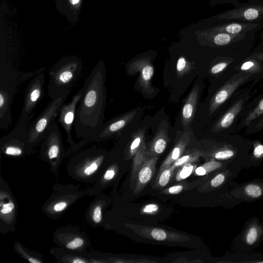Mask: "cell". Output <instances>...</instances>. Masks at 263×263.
<instances>
[{"mask_svg":"<svg viewBox=\"0 0 263 263\" xmlns=\"http://www.w3.org/2000/svg\"><path fill=\"white\" fill-rule=\"evenodd\" d=\"M1 208H0V214L1 218L10 217L12 216L15 210V205L14 202L10 199L8 198V201H6V198H3L1 195Z\"/></svg>","mask_w":263,"mask_h":263,"instance_id":"7402d4cb","label":"cell"},{"mask_svg":"<svg viewBox=\"0 0 263 263\" xmlns=\"http://www.w3.org/2000/svg\"><path fill=\"white\" fill-rule=\"evenodd\" d=\"M80 60L75 58L60 60L49 71L48 95L51 99L69 92L80 76L82 69Z\"/></svg>","mask_w":263,"mask_h":263,"instance_id":"7a4b0ae2","label":"cell"},{"mask_svg":"<svg viewBox=\"0 0 263 263\" xmlns=\"http://www.w3.org/2000/svg\"><path fill=\"white\" fill-rule=\"evenodd\" d=\"M263 62V44L260 45L258 49L250 55Z\"/></svg>","mask_w":263,"mask_h":263,"instance_id":"60d3db41","label":"cell"},{"mask_svg":"<svg viewBox=\"0 0 263 263\" xmlns=\"http://www.w3.org/2000/svg\"><path fill=\"white\" fill-rule=\"evenodd\" d=\"M263 28V26L254 23L228 22L214 24L208 29V32H224L231 34H239L255 32Z\"/></svg>","mask_w":263,"mask_h":263,"instance_id":"7c38bea8","label":"cell"},{"mask_svg":"<svg viewBox=\"0 0 263 263\" xmlns=\"http://www.w3.org/2000/svg\"><path fill=\"white\" fill-rule=\"evenodd\" d=\"M105 76V65L100 62L85 80L74 121L76 134L83 140L92 141L103 124L107 94Z\"/></svg>","mask_w":263,"mask_h":263,"instance_id":"6da1fadb","label":"cell"},{"mask_svg":"<svg viewBox=\"0 0 263 263\" xmlns=\"http://www.w3.org/2000/svg\"><path fill=\"white\" fill-rule=\"evenodd\" d=\"M84 243L81 237H76L66 245V248L69 250H74L81 247Z\"/></svg>","mask_w":263,"mask_h":263,"instance_id":"4dcf8cb0","label":"cell"},{"mask_svg":"<svg viewBox=\"0 0 263 263\" xmlns=\"http://www.w3.org/2000/svg\"><path fill=\"white\" fill-rule=\"evenodd\" d=\"M236 69L238 72L252 74L255 77L252 84L254 86L263 76V62L249 56L236 67Z\"/></svg>","mask_w":263,"mask_h":263,"instance_id":"e0dca14e","label":"cell"},{"mask_svg":"<svg viewBox=\"0 0 263 263\" xmlns=\"http://www.w3.org/2000/svg\"><path fill=\"white\" fill-rule=\"evenodd\" d=\"M239 3L238 0H212L211 2V5L214 6L217 4H232L234 6Z\"/></svg>","mask_w":263,"mask_h":263,"instance_id":"ab89813d","label":"cell"},{"mask_svg":"<svg viewBox=\"0 0 263 263\" xmlns=\"http://www.w3.org/2000/svg\"><path fill=\"white\" fill-rule=\"evenodd\" d=\"M29 123L18 122L13 130L1 138V151L8 156L22 157L32 152L28 142Z\"/></svg>","mask_w":263,"mask_h":263,"instance_id":"5b68a950","label":"cell"},{"mask_svg":"<svg viewBox=\"0 0 263 263\" xmlns=\"http://www.w3.org/2000/svg\"><path fill=\"white\" fill-rule=\"evenodd\" d=\"M203 154L202 152L197 149H192L185 155L181 156L177 159L171 166L173 170L177 168L179 166H182L185 164L194 162L197 160L199 157Z\"/></svg>","mask_w":263,"mask_h":263,"instance_id":"44dd1931","label":"cell"},{"mask_svg":"<svg viewBox=\"0 0 263 263\" xmlns=\"http://www.w3.org/2000/svg\"><path fill=\"white\" fill-rule=\"evenodd\" d=\"M220 165V164L219 163H218L217 162L212 161L210 162H208L206 163H204L202 166L203 167V168L205 169L206 173L209 172L210 171H212L215 169H216L217 167H219Z\"/></svg>","mask_w":263,"mask_h":263,"instance_id":"8d00e7d4","label":"cell"},{"mask_svg":"<svg viewBox=\"0 0 263 263\" xmlns=\"http://www.w3.org/2000/svg\"><path fill=\"white\" fill-rule=\"evenodd\" d=\"M176 69L178 77H182L191 69V65L184 57H181L178 59Z\"/></svg>","mask_w":263,"mask_h":263,"instance_id":"83f0119b","label":"cell"},{"mask_svg":"<svg viewBox=\"0 0 263 263\" xmlns=\"http://www.w3.org/2000/svg\"><path fill=\"white\" fill-rule=\"evenodd\" d=\"M128 71L130 73L139 72V83L143 91L147 93L154 91L151 81L154 73V69L149 59L144 58L133 61L129 64Z\"/></svg>","mask_w":263,"mask_h":263,"instance_id":"8fae6325","label":"cell"},{"mask_svg":"<svg viewBox=\"0 0 263 263\" xmlns=\"http://www.w3.org/2000/svg\"><path fill=\"white\" fill-rule=\"evenodd\" d=\"M255 104L246 111L238 124L237 129L247 128L252 122L263 115V94Z\"/></svg>","mask_w":263,"mask_h":263,"instance_id":"ffe728a7","label":"cell"},{"mask_svg":"<svg viewBox=\"0 0 263 263\" xmlns=\"http://www.w3.org/2000/svg\"><path fill=\"white\" fill-rule=\"evenodd\" d=\"M234 154L233 150L226 148L216 151L213 154V157L218 160H226L232 158Z\"/></svg>","mask_w":263,"mask_h":263,"instance_id":"f546056e","label":"cell"},{"mask_svg":"<svg viewBox=\"0 0 263 263\" xmlns=\"http://www.w3.org/2000/svg\"><path fill=\"white\" fill-rule=\"evenodd\" d=\"M115 175V171L114 169H108L105 173L103 178L105 180H110L112 179Z\"/></svg>","mask_w":263,"mask_h":263,"instance_id":"b9f144b4","label":"cell"},{"mask_svg":"<svg viewBox=\"0 0 263 263\" xmlns=\"http://www.w3.org/2000/svg\"><path fill=\"white\" fill-rule=\"evenodd\" d=\"M44 69L34 75L26 86L22 110L18 122H28L34 115L33 112L44 96Z\"/></svg>","mask_w":263,"mask_h":263,"instance_id":"8992f818","label":"cell"},{"mask_svg":"<svg viewBox=\"0 0 263 263\" xmlns=\"http://www.w3.org/2000/svg\"><path fill=\"white\" fill-rule=\"evenodd\" d=\"M67 205V203L65 201H59L54 205L53 210L54 212H61L66 208Z\"/></svg>","mask_w":263,"mask_h":263,"instance_id":"f35d334b","label":"cell"},{"mask_svg":"<svg viewBox=\"0 0 263 263\" xmlns=\"http://www.w3.org/2000/svg\"><path fill=\"white\" fill-rule=\"evenodd\" d=\"M262 130L263 115L254 120L247 127L246 133L248 135H252Z\"/></svg>","mask_w":263,"mask_h":263,"instance_id":"4316f807","label":"cell"},{"mask_svg":"<svg viewBox=\"0 0 263 263\" xmlns=\"http://www.w3.org/2000/svg\"><path fill=\"white\" fill-rule=\"evenodd\" d=\"M246 194L250 197L257 198L262 194V190L259 186L256 184H249L245 187Z\"/></svg>","mask_w":263,"mask_h":263,"instance_id":"f1b7e54d","label":"cell"},{"mask_svg":"<svg viewBox=\"0 0 263 263\" xmlns=\"http://www.w3.org/2000/svg\"><path fill=\"white\" fill-rule=\"evenodd\" d=\"M92 219L94 222L98 223L102 221V208L100 205L94 208L92 213Z\"/></svg>","mask_w":263,"mask_h":263,"instance_id":"d6a6232c","label":"cell"},{"mask_svg":"<svg viewBox=\"0 0 263 263\" xmlns=\"http://www.w3.org/2000/svg\"><path fill=\"white\" fill-rule=\"evenodd\" d=\"M83 91V87L72 98L71 100L64 104L59 114V122L63 127L67 136V142L71 146L70 149L76 150L82 147L90 140H83L79 143H76L72 136V127L74 125L75 114L77 106L82 97Z\"/></svg>","mask_w":263,"mask_h":263,"instance_id":"52a82bcc","label":"cell"},{"mask_svg":"<svg viewBox=\"0 0 263 263\" xmlns=\"http://www.w3.org/2000/svg\"><path fill=\"white\" fill-rule=\"evenodd\" d=\"M64 147L60 129L55 123H53L41 145V155L43 158L50 161H58L63 156Z\"/></svg>","mask_w":263,"mask_h":263,"instance_id":"9c48e42d","label":"cell"},{"mask_svg":"<svg viewBox=\"0 0 263 263\" xmlns=\"http://www.w3.org/2000/svg\"><path fill=\"white\" fill-rule=\"evenodd\" d=\"M257 237V231L254 227L251 228L247 233L246 241L248 244H253L256 240Z\"/></svg>","mask_w":263,"mask_h":263,"instance_id":"836d02e7","label":"cell"},{"mask_svg":"<svg viewBox=\"0 0 263 263\" xmlns=\"http://www.w3.org/2000/svg\"><path fill=\"white\" fill-rule=\"evenodd\" d=\"M248 2H250V1H253V0H247Z\"/></svg>","mask_w":263,"mask_h":263,"instance_id":"f6af8a7d","label":"cell"},{"mask_svg":"<svg viewBox=\"0 0 263 263\" xmlns=\"http://www.w3.org/2000/svg\"><path fill=\"white\" fill-rule=\"evenodd\" d=\"M158 210V206L155 204H148L145 205L142 211L145 213H154Z\"/></svg>","mask_w":263,"mask_h":263,"instance_id":"74e56055","label":"cell"},{"mask_svg":"<svg viewBox=\"0 0 263 263\" xmlns=\"http://www.w3.org/2000/svg\"><path fill=\"white\" fill-rule=\"evenodd\" d=\"M224 179V175L222 174H219L212 180L211 184L213 187H217L223 182Z\"/></svg>","mask_w":263,"mask_h":263,"instance_id":"e575fe53","label":"cell"},{"mask_svg":"<svg viewBox=\"0 0 263 263\" xmlns=\"http://www.w3.org/2000/svg\"><path fill=\"white\" fill-rule=\"evenodd\" d=\"M193 162H189L182 166L176 174V179L181 180L188 177L193 172L196 165Z\"/></svg>","mask_w":263,"mask_h":263,"instance_id":"484cf974","label":"cell"},{"mask_svg":"<svg viewBox=\"0 0 263 263\" xmlns=\"http://www.w3.org/2000/svg\"><path fill=\"white\" fill-rule=\"evenodd\" d=\"M168 139L166 126L160 125L151 142L147 156L149 157H155L162 153L166 147Z\"/></svg>","mask_w":263,"mask_h":263,"instance_id":"2e32d148","label":"cell"},{"mask_svg":"<svg viewBox=\"0 0 263 263\" xmlns=\"http://www.w3.org/2000/svg\"><path fill=\"white\" fill-rule=\"evenodd\" d=\"M234 6L214 16L211 21L213 25L237 21L254 23L263 26V0L239 3Z\"/></svg>","mask_w":263,"mask_h":263,"instance_id":"277c9868","label":"cell"},{"mask_svg":"<svg viewBox=\"0 0 263 263\" xmlns=\"http://www.w3.org/2000/svg\"><path fill=\"white\" fill-rule=\"evenodd\" d=\"M190 134L188 132L184 133L181 135L165 161L161 164L159 172L166 167L171 166L177 159L182 155L186 147L190 141Z\"/></svg>","mask_w":263,"mask_h":263,"instance_id":"ac0fdd59","label":"cell"},{"mask_svg":"<svg viewBox=\"0 0 263 263\" xmlns=\"http://www.w3.org/2000/svg\"><path fill=\"white\" fill-rule=\"evenodd\" d=\"M136 112V110L130 111L103 124L92 141L101 142L115 135L132 121Z\"/></svg>","mask_w":263,"mask_h":263,"instance_id":"4fadbf2b","label":"cell"},{"mask_svg":"<svg viewBox=\"0 0 263 263\" xmlns=\"http://www.w3.org/2000/svg\"><path fill=\"white\" fill-rule=\"evenodd\" d=\"M144 128L139 129L135 133L129 146V153L130 155L132 156L136 153L144 141Z\"/></svg>","mask_w":263,"mask_h":263,"instance_id":"603a6c76","label":"cell"},{"mask_svg":"<svg viewBox=\"0 0 263 263\" xmlns=\"http://www.w3.org/2000/svg\"><path fill=\"white\" fill-rule=\"evenodd\" d=\"M69 93V92H65L51 99L43 111L29 125L28 142L31 148L42 141L49 128L59 115Z\"/></svg>","mask_w":263,"mask_h":263,"instance_id":"3957f363","label":"cell"},{"mask_svg":"<svg viewBox=\"0 0 263 263\" xmlns=\"http://www.w3.org/2000/svg\"><path fill=\"white\" fill-rule=\"evenodd\" d=\"M16 89L0 85V128L6 129L12 121L10 107Z\"/></svg>","mask_w":263,"mask_h":263,"instance_id":"5bb4252c","label":"cell"},{"mask_svg":"<svg viewBox=\"0 0 263 263\" xmlns=\"http://www.w3.org/2000/svg\"><path fill=\"white\" fill-rule=\"evenodd\" d=\"M249 98L247 92L239 96L214 124L212 131L217 133L229 128L245 108Z\"/></svg>","mask_w":263,"mask_h":263,"instance_id":"30bf717a","label":"cell"},{"mask_svg":"<svg viewBox=\"0 0 263 263\" xmlns=\"http://www.w3.org/2000/svg\"><path fill=\"white\" fill-rule=\"evenodd\" d=\"M234 59L231 57H222L210 69L212 74H217L222 72L227 67L233 62Z\"/></svg>","mask_w":263,"mask_h":263,"instance_id":"cb8c5ba5","label":"cell"},{"mask_svg":"<svg viewBox=\"0 0 263 263\" xmlns=\"http://www.w3.org/2000/svg\"><path fill=\"white\" fill-rule=\"evenodd\" d=\"M198 85L193 87L183 105L181 114V123L184 127L191 123L195 116L199 95Z\"/></svg>","mask_w":263,"mask_h":263,"instance_id":"9a60e30c","label":"cell"},{"mask_svg":"<svg viewBox=\"0 0 263 263\" xmlns=\"http://www.w3.org/2000/svg\"><path fill=\"white\" fill-rule=\"evenodd\" d=\"M69 1L71 4L75 5L79 2V0H69Z\"/></svg>","mask_w":263,"mask_h":263,"instance_id":"ee69618b","label":"cell"},{"mask_svg":"<svg viewBox=\"0 0 263 263\" xmlns=\"http://www.w3.org/2000/svg\"><path fill=\"white\" fill-rule=\"evenodd\" d=\"M174 172L171 166L166 167L159 172L158 184L160 186H165L170 181Z\"/></svg>","mask_w":263,"mask_h":263,"instance_id":"d4e9b609","label":"cell"},{"mask_svg":"<svg viewBox=\"0 0 263 263\" xmlns=\"http://www.w3.org/2000/svg\"><path fill=\"white\" fill-rule=\"evenodd\" d=\"M255 79L251 73L238 72L215 93L211 100L209 115L213 114L232 96L233 93L245 83Z\"/></svg>","mask_w":263,"mask_h":263,"instance_id":"ba28073f","label":"cell"},{"mask_svg":"<svg viewBox=\"0 0 263 263\" xmlns=\"http://www.w3.org/2000/svg\"><path fill=\"white\" fill-rule=\"evenodd\" d=\"M157 159V156H155L148 157L144 160L138 173L136 190L142 188L151 179Z\"/></svg>","mask_w":263,"mask_h":263,"instance_id":"d6986e66","label":"cell"},{"mask_svg":"<svg viewBox=\"0 0 263 263\" xmlns=\"http://www.w3.org/2000/svg\"><path fill=\"white\" fill-rule=\"evenodd\" d=\"M152 237L155 240L159 241H162L166 239L167 237V234L166 232L160 229H154L151 233Z\"/></svg>","mask_w":263,"mask_h":263,"instance_id":"1f68e13d","label":"cell"},{"mask_svg":"<svg viewBox=\"0 0 263 263\" xmlns=\"http://www.w3.org/2000/svg\"><path fill=\"white\" fill-rule=\"evenodd\" d=\"M254 155L256 158H259L263 155V144L259 142L254 143Z\"/></svg>","mask_w":263,"mask_h":263,"instance_id":"d590c367","label":"cell"},{"mask_svg":"<svg viewBox=\"0 0 263 263\" xmlns=\"http://www.w3.org/2000/svg\"><path fill=\"white\" fill-rule=\"evenodd\" d=\"M183 190V186L180 185H175L168 189V192L171 194H178Z\"/></svg>","mask_w":263,"mask_h":263,"instance_id":"7bdbcfd3","label":"cell"}]
</instances>
